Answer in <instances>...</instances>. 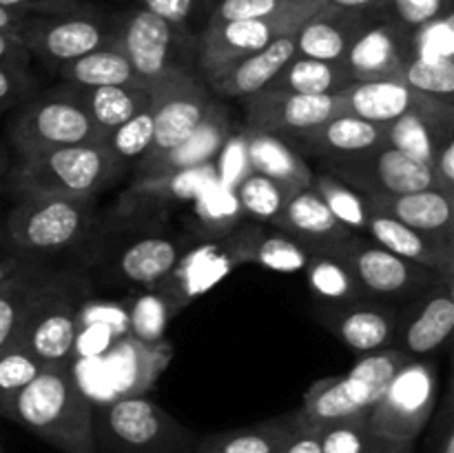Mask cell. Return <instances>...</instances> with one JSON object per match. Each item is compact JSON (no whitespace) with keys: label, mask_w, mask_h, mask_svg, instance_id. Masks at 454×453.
Wrapping results in <instances>:
<instances>
[{"label":"cell","mask_w":454,"mask_h":453,"mask_svg":"<svg viewBox=\"0 0 454 453\" xmlns=\"http://www.w3.org/2000/svg\"><path fill=\"white\" fill-rule=\"evenodd\" d=\"M193 238L173 229L146 209H118L93 225L84 240V265L102 280L137 289H158L189 251Z\"/></svg>","instance_id":"1"},{"label":"cell","mask_w":454,"mask_h":453,"mask_svg":"<svg viewBox=\"0 0 454 453\" xmlns=\"http://www.w3.org/2000/svg\"><path fill=\"white\" fill-rule=\"evenodd\" d=\"M91 407L71 364H44L29 385L0 404V416L62 453H96Z\"/></svg>","instance_id":"2"},{"label":"cell","mask_w":454,"mask_h":453,"mask_svg":"<svg viewBox=\"0 0 454 453\" xmlns=\"http://www.w3.org/2000/svg\"><path fill=\"white\" fill-rule=\"evenodd\" d=\"M93 298L91 278L80 269H53L35 287L16 340L40 364H71L80 314Z\"/></svg>","instance_id":"3"},{"label":"cell","mask_w":454,"mask_h":453,"mask_svg":"<svg viewBox=\"0 0 454 453\" xmlns=\"http://www.w3.org/2000/svg\"><path fill=\"white\" fill-rule=\"evenodd\" d=\"M98 220L96 198L22 195L4 220V242L34 260L80 249Z\"/></svg>","instance_id":"4"},{"label":"cell","mask_w":454,"mask_h":453,"mask_svg":"<svg viewBox=\"0 0 454 453\" xmlns=\"http://www.w3.org/2000/svg\"><path fill=\"white\" fill-rule=\"evenodd\" d=\"M91 433L93 447L102 453H191L198 440L171 413L142 395L93 404Z\"/></svg>","instance_id":"5"},{"label":"cell","mask_w":454,"mask_h":453,"mask_svg":"<svg viewBox=\"0 0 454 453\" xmlns=\"http://www.w3.org/2000/svg\"><path fill=\"white\" fill-rule=\"evenodd\" d=\"M106 147L100 142L62 147L16 160L9 169L7 189L22 195L96 198L120 176Z\"/></svg>","instance_id":"6"},{"label":"cell","mask_w":454,"mask_h":453,"mask_svg":"<svg viewBox=\"0 0 454 453\" xmlns=\"http://www.w3.org/2000/svg\"><path fill=\"white\" fill-rule=\"evenodd\" d=\"M406 360L411 358L388 346L359 355L344 376L313 382L304 393L301 407L295 411L297 426L319 431L333 422L368 413Z\"/></svg>","instance_id":"7"},{"label":"cell","mask_w":454,"mask_h":453,"mask_svg":"<svg viewBox=\"0 0 454 453\" xmlns=\"http://www.w3.org/2000/svg\"><path fill=\"white\" fill-rule=\"evenodd\" d=\"M114 44L149 91L176 76H200L198 38L142 7L118 13Z\"/></svg>","instance_id":"8"},{"label":"cell","mask_w":454,"mask_h":453,"mask_svg":"<svg viewBox=\"0 0 454 453\" xmlns=\"http://www.w3.org/2000/svg\"><path fill=\"white\" fill-rule=\"evenodd\" d=\"M105 133L96 127L69 87H58L27 98L9 120L7 140L16 160L31 158L62 147L100 142Z\"/></svg>","instance_id":"9"},{"label":"cell","mask_w":454,"mask_h":453,"mask_svg":"<svg viewBox=\"0 0 454 453\" xmlns=\"http://www.w3.org/2000/svg\"><path fill=\"white\" fill-rule=\"evenodd\" d=\"M437 362L430 358L406 360L368 411V429L390 440L415 442L437 409Z\"/></svg>","instance_id":"10"},{"label":"cell","mask_w":454,"mask_h":453,"mask_svg":"<svg viewBox=\"0 0 454 453\" xmlns=\"http://www.w3.org/2000/svg\"><path fill=\"white\" fill-rule=\"evenodd\" d=\"M337 256L353 271L355 280L368 300L384 302L395 309L417 300L434 284L442 282L437 271L403 260L366 235L353 234V238Z\"/></svg>","instance_id":"11"},{"label":"cell","mask_w":454,"mask_h":453,"mask_svg":"<svg viewBox=\"0 0 454 453\" xmlns=\"http://www.w3.org/2000/svg\"><path fill=\"white\" fill-rule=\"evenodd\" d=\"M253 222H239L224 234H208L200 242H191L176 269L160 282L155 291L162 293L177 309L189 305L204 291L220 282L231 269L251 262Z\"/></svg>","instance_id":"12"},{"label":"cell","mask_w":454,"mask_h":453,"mask_svg":"<svg viewBox=\"0 0 454 453\" xmlns=\"http://www.w3.org/2000/svg\"><path fill=\"white\" fill-rule=\"evenodd\" d=\"M317 12H322V9H295V12L270 18L207 22L198 38L200 76H202V80L211 78L233 62L262 52L273 40L297 34V29Z\"/></svg>","instance_id":"13"},{"label":"cell","mask_w":454,"mask_h":453,"mask_svg":"<svg viewBox=\"0 0 454 453\" xmlns=\"http://www.w3.org/2000/svg\"><path fill=\"white\" fill-rule=\"evenodd\" d=\"M215 102L213 91L200 76H176L151 91L153 107V140L137 160L136 178L149 171L164 154L184 142Z\"/></svg>","instance_id":"14"},{"label":"cell","mask_w":454,"mask_h":453,"mask_svg":"<svg viewBox=\"0 0 454 453\" xmlns=\"http://www.w3.org/2000/svg\"><path fill=\"white\" fill-rule=\"evenodd\" d=\"M118 13L89 12L67 16H31L20 40L31 56L58 67L115 43Z\"/></svg>","instance_id":"15"},{"label":"cell","mask_w":454,"mask_h":453,"mask_svg":"<svg viewBox=\"0 0 454 453\" xmlns=\"http://www.w3.org/2000/svg\"><path fill=\"white\" fill-rule=\"evenodd\" d=\"M324 171L364 195H402L437 187L428 164L395 149L388 142L355 158L328 163Z\"/></svg>","instance_id":"16"},{"label":"cell","mask_w":454,"mask_h":453,"mask_svg":"<svg viewBox=\"0 0 454 453\" xmlns=\"http://www.w3.org/2000/svg\"><path fill=\"white\" fill-rule=\"evenodd\" d=\"M344 111L346 107L341 93L306 96V93L262 89V91L244 98L247 127L275 133L284 140H293Z\"/></svg>","instance_id":"17"},{"label":"cell","mask_w":454,"mask_h":453,"mask_svg":"<svg viewBox=\"0 0 454 453\" xmlns=\"http://www.w3.org/2000/svg\"><path fill=\"white\" fill-rule=\"evenodd\" d=\"M454 329V284L437 282L397 309L393 346L408 358H430L443 349Z\"/></svg>","instance_id":"18"},{"label":"cell","mask_w":454,"mask_h":453,"mask_svg":"<svg viewBox=\"0 0 454 453\" xmlns=\"http://www.w3.org/2000/svg\"><path fill=\"white\" fill-rule=\"evenodd\" d=\"M315 320L357 355L388 349L395 340L397 309L377 300H355L341 305L319 302Z\"/></svg>","instance_id":"19"},{"label":"cell","mask_w":454,"mask_h":453,"mask_svg":"<svg viewBox=\"0 0 454 453\" xmlns=\"http://www.w3.org/2000/svg\"><path fill=\"white\" fill-rule=\"evenodd\" d=\"M270 226L295 240L310 256H337L353 238V231L333 216L313 187L295 191Z\"/></svg>","instance_id":"20"},{"label":"cell","mask_w":454,"mask_h":453,"mask_svg":"<svg viewBox=\"0 0 454 453\" xmlns=\"http://www.w3.org/2000/svg\"><path fill=\"white\" fill-rule=\"evenodd\" d=\"M412 56H415L412 34L386 18V20H372L357 36L353 47L346 53L344 67L348 69L353 83L397 78Z\"/></svg>","instance_id":"21"},{"label":"cell","mask_w":454,"mask_h":453,"mask_svg":"<svg viewBox=\"0 0 454 453\" xmlns=\"http://www.w3.org/2000/svg\"><path fill=\"white\" fill-rule=\"evenodd\" d=\"M454 138V100L430 98L424 107L408 111L386 124V142L430 167L443 142Z\"/></svg>","instance_id":"22"},{"label":"cell","mask_w":454,"mask_h":453,"mask_svg":"<svg viewBox=\"0 0 454 453\" xmlns=\"http://www.w3.org/2000/svg\"><path fill=\"white\" fill-rule=\"evenodd\" d=\"M300 154L317 155L324 164L337 163V160L355 158L359 154L375 149L386 142V124L371 123L359 115L344 114L326 120L319 127L293 138Z\"/></svg>","instance_id":"23"},{"label":"cell","mask_w":454,"mask_h":453,"mask_svg":"<svg viewBox=\"0 0 454 453\" xmlns=\"http://www.w3.org/2000/svg\"><path fill=\"white\" fill-rule=\"evenodd\" d=\"M372 22V13L326 4L295 34V56L324 62H344L357 36Z\"/></svg>","instance_id":"24"},{"label":"cell","mask_w":454,"mask_h":453,"mask_svg":"<svg viewBox=\"0 0 454 453\" xmlns=\"http://www.w3.org/2000/svg\"><path fill=\"white\" fill-rule=\"evenodd\" d=\"M366 235L381 244L384 249L393 251L403 260L417 262L428 269L437 271L439 278L452 284L454 280V242L430 238L421 231L406 226L403 222L386 216L372 209L368 218Z\"/></svg>","instance_id":"25"},{"label":"cell","mask_w":454,"mask_h":453,"mask_svg":"<svg viewBox=\"0 0 454 453\" xmlns=\"http://www.w3.org/2000/svg\"><path fill=\"white\" fill-rule=\"evenodd\" d=\"M375 211L386 213L430 238L454 242V194L437 189L402 195H366Z\"/></svg>","instance_id":"26"},{"label":"cell","mask_w":454,"mask_h":453,"mask_svg":"<svg viewBox=\"0 0 454 453\" xmlns=\"http://www.w3.org/2000/svg\"><path fill=\"white\" fill-rule=\"evenodd\" d=\"M293 56H295V34L282 36V38L266 44L262 52L233 62L204 83L215 96L229 98V100H244V98L269 87L270 80L284 69V65Z\"/></svg>","instance_id":"27"},{"label":"cell","mask_w":454,"mask_h":453,"mask_svg":"<svg viewBox=\"0 0 454 453\" xmlns=\"http://www.w3.org/2000/svg\"><path fill=\"white\" fill-rule=\"evenodd\" d=\"M173 355V349L164 342L137 340L133 333L122 336L109 349L105 358L106 373L115 386L114 400L142 395L155 382L158 373Z\"/></svg>","instance_id":"28"},{"label":"cell","mask_w":454,"mask_h":453,"mask_svg":"<svg viewBox=\"0 0 454 453\" xmlns=\"http://www.w3.org/2000/svg\"><path fill=\"white\" fill-rule=\"evenodd\" d=\"M242 145L251 171L262 173L291 191L313 185L315 171L309 167L304 155L284 138L244 127Z\"/></svg>","instance_id":"29"},{"label":"cell","mask_w":454,"mask_h":453,"mask_svg":"<svg viewBox=\"0 0 454 453\" xmlns=\"http://www.w3.org/2000/svg\"><path fill=\"white\" fill-rule=\"evenodd\" d=\"M226 140H229V114L215 100L208 114L204 115L202 123H200V127L184 142H180L168 154H164L149 171L142 173L136 180L171 176V173L189 171V169L211 164L217 158V154L224 149Z\"/></svg>","instance_id":"30"},{"label":"cell","mask_w":454,"mask_h":453,"mask_svg":"<svg viewBox=\"0 0 454 453\" xmlns=\"http://www.w3.org/2000/svg\"><path fill=\"white\" fill-rule=\"evenodd\" d=\"M341 98L348 114L377 124H390L408 111L424 107L434 96L415 91L399 78H384L353 83L341 91Z\"/></svg>","instance_id":"31"},{"label":"cell","mask_w":454,"mask_h":453,"mask_svg":"<svg viewBox=\"0 0 454 453\" xmlns=\"http://www.w3.org/2000/svg\"><path fill=\"white\" fill-rule=\"evenodd\" d=\"M295 426L293 411L251 426L202 435L195 440L193 453H279Z\"/></svg>","instance_id":"32"},{"label":"cell","mask_w":454,"mask_h":453,"mask_svg":"<svg viewBox=\"0 0 454 453\" xmlns=\"http://www.w3.org/2000/svg\"><path fill=\"white\" fill-rule=\"evenodd\" d=\"M62 83L69 87H105V84H124V87H142L140 78L136 76L133 67L124 58L115 44L96 49L91 53L75 58V60L62 62L56 67Z\"/></svg>","instance_id":"33"},{"label":"cell","mask_w":454,"mask_h":453,"mask_svg":"<svg viewBox=\"0 0 454 453\" xmlns=\"http://www.w3.org/2000/svg\"><path fill=\"white\" fill-rule=\"evenodd\" d=\"M350 84H353V80H350L344 62H324L313 60V58L293 56L266 89L269 91L322 96V93H341Z\"/></svg>","instance_id":"34"},{"label":"cell","mask_w":454,"mask_h":453,"mask_svg":"<svg viewBox=\"0 0 454 453\" xmlns=\"http://www.w3.org/2000/svg\"><path fill=\"white\" fill-rule=\"evenodd\" d=\"M69 87V84H67ZM80 105L87 109L96 127L102 133H109L111 129L120 127L124 120L142 109L151 100L149 89L142 87H124V84H105V87H69Z\"/></svg>","instance_id":"35"},{"label":"cell","mask_w":454,"mask_h":453,"mask_svg":"<svg viewBox=\"0 0 454 453\" xmlns=\"http://www.w3.org/2000/svg\"><path fill=\"white\" fill-rule=\"evenodd\" d=\"M47 271V262L31 258L12 278L0 284V351H4L16 340L27 305Z\"/></svg>","instance_id":"36"},{"label":"cell","mask_w":454,"mask_h":453,"mask_svg":"<svg viewBox=\"0 0 454 453\" xmlns=\"http://www.w3.org/2000/svg\"><path fill=\"white\" fill-rule=\"evenodd\" d=\"M304 275L310 293L326 305H341V302H355L366 298L355 280L353 271L340 256L313 253L306 262Z\"/></svg>","instance_id":"37"},{"label":"cell","mask_w":454,"mask_h":453,"mask_svg":"<svg viewBox=\"0 0 454 453\" xmlns=\"http://www.w3.org/2000/svg\"><path fill=\"white\" fill-rule=\"evenodd\" d=\"M309 258L310 253L286 234L270 225L253 222L251 262L248 265H260L264 269L279 271V274H295V271H304Z\"/></svg>","instance_id":"38"},{"label":"cell","mask_w":454,"mask_h":453,"mask_svg":"<svg viewBox=\"0 0 454 453\" xmlns=\"http://www.w3.org/2000/svg\"><path fill=\"white\" fill-rule=\"evenodd\" d=\"M313 187L317 191L319 198L324 200L328 209H331L333 216L350 229L353 234L366 235L368 218H371V204H368L366 195L359 194L357 189H353L350 185H346L344 180H340L337 176L328 171H315L313 176Z\"/></svg>","instance_id":"39"},{"label":"cell","mask_w":454,"mask_h":453,"mask_svg":"<svg viewBox=\"0 0 454 453\" xmlns=\"http://www.w3.org/2000/svg\"><path fill=\"white\" fill-rule=\"evenodd\" d=\"M233 194L242 216L253 218V222H262V225H273L275 218L282 213L284 204L295 191L286 189L262 173L248 171L239 178Z\"/></svg>","instance_id":"40"},{"label":"cell","mask_w":454,"mask_h":453,"mask_svg":"<svg viewBox=\"0 0 454 453\" xmlns=\"http://www.w3.org/2000/svg\"><path fill=\"white\" fill-rule=\"evenodd\" d=\"M153 140V107L151 100L142 107L137 114L131 118L124 120L120 127L111 129L105 138L102 145L109 151L111 160L120 171H124L131 164H137V160L146 154Z\"/></svg>","instance_id":"41"},{"label":"cell","mask_w":454,"mask_h":453,"mask_svg":"<svg viewBox=\"0 0 454 453\" xmlns=\"http://www.w3.org/2000/svg\"><path fill=\"white\" fill-rule=\"evenodd\" d=\"M402 83L415 91L434 98H452L454 93V62L443 56H415L406 62L397 76Z\"/></svg>","instance_id":"42"},{"label":"cell","mask_w":454,"mask_h":453,"mask_svg":"<svg viewBox=\"0 0 454 453\" xmlns=\"http://www.w3.org/2000/svg\"><path fill=\"white\" fill-rule=\"evenodd\" d=\"M328 0H215L208 22L270 18L295 9H324Z\"/></svg>","instance_id":"43"},{"label":"cell","mask_w":454,"mask_h":453,"mask_svg":"<svg viewBox=\"0 0 454 453\" xmlns=\"http://www.w3.org/2000/svg\"><path fill=\"white\" fill-rule=\"evenodd\" d=\"M137 7L162 18L168 25L200 38L211 18L215 0H137Z\"/></svg>","instance_id":"44"},{"label":"cell","mask_w":454,"mask_h":453,"mask_svg":"<svg viewBox=\"0 0 454 453\" xmlns=\"http://www.w3.org/2000/svg\"><path fill=\"white\" fill-rule=\"evenodd\" d=\"M380 435L368 429V413L319 429V447L322 453H368L375 447Z\"/></svg>","instance_id":"45"},{"label":"cell","mask_w":454,"mask_h":453,"mask_svg":"<svg viewBox=\"0 0 454 453\" xmlns=\"http://www.w3.org/2000/svg\"><path fill=\"white\" fill-rule=\"evenodd\" d=\"M43 367L44 364H40L18 342H13L7 349L0 351V404L12 400L22 386L29 385Z\"/></svg>","instance_id":"46"},{"label":"cell","mask_w":454,"mask_h":453,"mask_svg":"<svg viewBox=\"0 0 454 453\" xmlns=\"http://www.w3.org/2000/svg\"><path fill=\"white\" fill-rule=\"evenodd\" d=\"M386 7L390 9V20L403 27L408 34H415L439 18L452 16V0H388Z\"/></svg>","instance_id":"47"},{"label":"cell","mask_w":454,"mask_h":453,"mask_svg":"<svg viewBox=\"0 0 454 453\" xmlns=\"http://www.w3.org/2000/svg\"><path fill=\"white\" fill-rule=\"evenodd\" d=\"M31 89H34V78L29 67L0 65V115L31 98Z\"/></svg>","instance_id":"48"},{"label":"cell","mask_w":454,"mask_h":453,"mask_svg":"<svg viewBox=\"0 0 454 453\" xmlns=\"http://www.w3.org/2000/svg\"><path fill=\"white\" fill-rule=\"evenodd\" d=\"M0 7L31 16H67V13H89L96 7L84 0H0Z\"/></svg>","instance_id":"49"},{"label":"cell","mask_w":454,"mask_h":453,"mask_svg":"<svg viewBox=\"0 0 454 453\" xmlns=\"http://www.w3.org/2000/svg\"><path fill=\"white\" fill-rule=\"evenodd\" d=\"M434 453H454V404L452 389L446 391L434 426Z\"/></svg>","instance_id":"50"},{"label":"cell","mask_w":454,"mask_h":453,"mask_svg":"<svg viewBox=\"0 0 454 453\" xmlns=\"http://www.w3.org/2000/svg\"><path fill=\"white\" fill-rule=\"evenodd\" d=\"M31 53L22 44V40L13 34L0 31V65H16L29 67Z\"/></svg>","instance_id":"51"},{"label":"cell","mask_w":454,"mask_h":453,"mask_svg":"<svg viewBox=\"0 0 454 453\" xmlns=\"http://www.w3.org/2000/svg\"><path fill=\"white\" fill-rule=\"evenodd\" d=\"M279 453H322L319 447V431L304 429V426H295L291 438L282 447Z\"/></svg>","instance_id":"52"},{"label":"cell","mask_w":454,"mask_h":453,"mask_svg":"<svg viewBox=\"0 0 454 453\" xmlns=\"http://www.w3.org/2000/svg\"><path fill=\"white\" fill-rule=\"evenodd\" d=\"M27 260H31V258L22 256V253L13 251L12 247H9L7 242L0 244V284L4 282V280L12 278L13 274H16L18 269H20L22 265H25Z\"/></svg>","instance_id":"53"},{"label":"cell","mask_w":454,"mask_h":453,"mask_svg":"<svg viewBox=\"0 0 454 453\" xmlns=\"http://www.w3.org/2000/svg\"><path fill=\"white\" fill-rule=\"evenodd\" d=\"M29 18L31 13L12 12V9L0 7V31H4V34H13L20 38L22 29H25V25L29 22Z\"/></svg>","instance_id":"54"},{"label":"cell","mask_w":454,"mask_h":453,"mask_svg":"<svg viewBox=\"0 0 454 453\" xmlns=\"http://www.w3.org/2000/svg\"><path fill=\"white\" fill-rule=\"evenodd\" d=\"M328 4L340 9H350V12L372 13L377 9H384L388 4V0H328Z\"/></svg>","instance_id":"55"},{"label":"cell","mask_w":454,"mask_h":453,"mask_svg":"<svg viewBox=\"0 0 454 453\" xmlns=\"http://www.w3.org/2000/svg\"><path fill=\"white\" fill-rule=\"evenodd\" d=\"M415 451V442H402V440H390L380 435L375 447L368 453H412Z\"/></svg>","instance_id":"56"},{"label":"cell","mask_w":454,"mask_h":453,"mask_svg":"<svg viewBox=\"0 0 454 453\" xmlns=\"http://www.w3.org/2000/svg\"><path fill=\"white\" fill-rule=\"evenodd\" d=\"M9 169H12V158H9L7 149L0 142V194L7 189V178H9Z\"/></svg>","instance_id":"57"},{"label":"cell","mask_w":454,"mask_h":453,"mask_svg":"<svg viewBox=\"0 0 454 453\" xmlns=\"http://www.w3.org/2000/svg\"><path fill=\"white\" fill-rule=\"evenodd\" d=\"M4 242V234H3V226H0V244Z\"/></svg>","instance_id":"58"},{"label":"cell","mask_w":454,"mask_h":453,"mask_svg":"<svg viewBox=\"0 0 454 453\" xmlns=\"http://www.w3.org/2000/svg\"><path fill=\"white\" fill-rule=\"evenodd\" d=\"M115 3H131V0H115Z\"/></svg>","instance_id":"59"},{"label":"cell","mask_w":454,"mask_h":453,"mask_svg":"<svg viewBox=\"0 0 454 453\" xmlns=\"http://www.w3.org/2000/svg\"><path fill=\"white\" fill-rule=\"evenodd\" d=\"M0 453H4V451H3V444H0Z\"/></svg>","instance_id":"60"},{"label":"cell","mask_w":454,"mask_h":453,"mask_svg":"<svg viewBox=\"0 0 454 453\" xmlns=\"http://www.w3.org/2000/svg\"><path fill=\"white\" fill-rule=\"evenodd\" d=\"M191 453H193V451H191Z\"/></svg>","instance_id":"61"}]
</instances>
